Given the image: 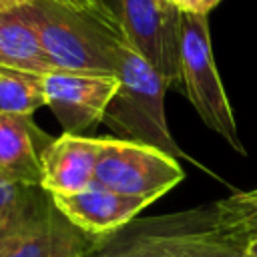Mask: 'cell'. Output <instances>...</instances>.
Wrapping results in <instances>:
<instances>
[{
  "label": "cell",
  "instance_id": "obj_2",
  "mask_svg": "<svg viewBox=\"0 0 257 257\" xmlns=\"http://www.w3.org/2000/svg\"><path fill=\"white\" fill-rule=\"evenodd\" d=\"M116 76L118 88L102 114V122L118 135L116 139L155 147L175 159L185 157L165 114L169 82L126 42L118 52Z\"/></svg>",
  "mask_w": 257,
  "mask_h": 257
},
{
  "label": "cell",
  "instance_id": "obj_21",
  "mask_svg": "<svg viewBox=\"0 0 257 257\" xmlns=\"http://www.w3.org/2000/svg\"><path fill=\"white\" fill-rule=\"evenodd\" d=\"M56 2L70 4V6H78V8H88V10H94V8H92V6H88L84 0H56ZM94 12H98V10H94ZM98 14H100V12H98ZM102 16H104V14H102ZM108 18H110V16H108ZM114 22H116V20H114Z\"/></svg>",
  "mask_w": 257,
  "mask_h": 257
},
{
  "label": "cell",
  "instance_id": "obj_16",
  "mask_svg": "<svg viewBox=\"0 0 257 257\" xmlns=\"http://www.w3.org/2000/svg\"><path fill=\"white\" fill-rule=\"evenodd\" d=\"M133 243L147 255V257H175L173 253H169V251H165L163 247H159L147 233H141V235H137L135 239H133Z\"/></svg>",
  "mask_w": 257,
  "mask_h": 257
},
{
  "label": "cell",
  "instance_id": "obj_10",
  "mask_svg": "<svg viewBox=\"0 0 257 257\" xmlns=\"http://www.w3.org/2000/svg\"><path fill=\"white\" fill-rule=\"evenodd\" d=\"M50 143L52 137H48L32 116L0 110V177L40 185V161Z\"/></svg>",
  "mask_w": 257,
  "mask_h": 257
},
{
  "label": "cell",
  "instance_id": "obj_1",
  "mask_svg": "<svg viewBox=\"0 0 257 257\" xmlns=\"http://www.w3.org/2000/svg\"><path fill=\"white\" fill-rule=\"evenodd\" d=\"M16 12L36 32L56 70L116 74L124 40L112 18L56 0H36Z\"/></svg>",
  "mask_w": 257,
  "mask_h": 257
},
{
  "label": "cell",
  "instance_id": "obj_8",
  "mask_svg": "<svg viewBox=\"0 0 257 257\" xmlns=\"http://www.w3.org/2000/svg\"><path fill=\"white\" fill-rule=\"evenodd\" d=\"M108 143V137L68 135L52 139L42 153V189L50 195L78 193L94 183L98 159Z\"/></svg>",
  "mask_w": 257,
  "mask_h": 257
},
{
  "label": "cell",
  "instance_id": "obj_6",
  "mask_svg": "<svg viewBox=\"0 0 257 257\" xmlns=\"http://www.w3.org/2000/svg\"><path fill=\"white\" fill-rule=\"evenodd\" d=\"M118 88L116 74L52 70L44 74L46 106L68 135H82L98 122Z\"/></svg>",
  "mask_w": 257,
  "mask_h": 257
},
{
  "label": "cell",
  "instance_id": "obj_12",
  "mask_svg": "<svg viewBox=\"0 0 257 257\" xmlns=\"http://www.w3.org/2000/svg\"><path fill=\"white\" fill-rule=\"evenodd\" d=\"M0 66L48 74L54 68L36 32L16 12H0Z\"/></svg>",
  "mask_w": 257,
  "mask_h": 257
},
{
  "label": "cell",
  "instance_id": "obj_11",
  "mask_svg": "<svg viewBox=\"0 0 257 257\" xmlns=\"http://www.w3.org/2000/svg\"><path fill=\"white\" fill-rule=\"evenodd\" d=\"M52 195L40 185L0 177V245L52 211Z\"/></svg>",
  "mask_w": 257,
  "mask_h": 257
},
{
  "label": "cell",
  "instance_id": "obj_15",
  "mask_svg": "<svg viewBox=\"0 0 257 257\" xmlns=\"http://www.w3.org/2000/svg\"><path fill=\"white\" fill-rule=\"evenodd\" d=\"M84 257H147L133 241H128L126 245H118V247H102V243L92 249L88 255Z\"/></svg>",
  "mask_w": 257,
  "mask_h": 257
},
{
  "label": "cell",
  "instance_id": "obj_9",
  "mask_svg": "<svg viewBox=\"0 0 257 257\" xmlns=\"http://www.w3.org/2000/svg\"><path fill=\"white\" fill-rule=\"evenodd\" d=\"M102 241L76 229L56 207L0 245V257H84Z\"/></svg>",
  "mask_w": 257,
  "mask_h": 257
},
{
  "label": "cell",
  "instance_id": "obj_7",
  "mask_svg": "<svg viewBox=\"0 0 257 257\" xmlns=\"http://www.w3.org/2000/svg\"><path fill=\"white\" fill-rule=\"evenodd\" d=\"M52 203L76 229L100 241L124 227L147 205H151L147 199L120 195L96 183L78 193L52 195Z\"/></svg>",
  "mask_w": 257,
  "mask_h": 257
},
{
  "label": "cell",
  "instance_id": "obj_19",
  "mask_svg": "<svg viewBox=\"0 0 257 257\" xmlns=\"http://www.w3.org/2000/svg\"><path fill=\"white\" fill-rule=\"evenodd\" d=\"M88 6H92L94 10H98L100 14H104V16H110L112 18V14L108 12V8H106V0H84ZM114 20V18H112Z\"/></svg>",
  "mask_w": 257,
  "mask_h": 257
},
{
  "label": "cell",
  "instance_id": "obj_4",
  "mask_svg": "<svg viewBox=\"0 0 257 257\" xmlns=\"http://www.w3.org/2000/svg\"><path fill=\"white\" fill-rule=\"evenodd\" d=\"M122 40L137 50L169 86L181 82L183 10L161 0H106Z\"/></svg>",
  "mask_w": 257,
  "mask_h": 257
},
{
  "label": "cell",
  "instance_id": "obj_5",
  "mask_svg": "<svg viewBox=\"0 0 257 257\" xmlns=\"http://www.w3.org/2000/svg\"><path fill=\"white\" fill-rule=\"evenodd\" d=\"M183 179L185 171L175 157L124 139H108L94 173L96 185L151 203Z\"/></svg>",
  "mask_w": 257,
  "mask_h": 257
},
{
  "label": "cell",
  "instance_id": "obj_20",
  "mask_svg": "<svg viewBox=\"0 0 257 257\" xmlns=\"http://www.w3.org/2000/svg\"><path fill=\"white\" fill-rule=\"evenodd\" d=\"M243 253H245V257H257V235H253V237L245 243Z\"/></svg>",
  "mask_w": 257,
  "mask_h": 257
},
{
  "label": "cell",
  "instance_id": "obj_3",
  "mask_svg": "<svg viewBox=\"0 0 257 257\" xmlns=\"http://www.w3.org/2000/svg\"><path fill=\"white\" fill-rule=\"evenodd\" d=\"M181 84L201 120L223 137L239 155H245L235 114L215 64L207 14L183 12Z\"/></svg>",
  "mask_w": 257,
  "mask_h": 257
},
{
  "label": "cell",
  "instance_id": "obj_13",
  "mask_svg": "<svg viewBox=\"0 0 257 257\" xmlns=\"http://www.w3.org/2000/svg\"><path fill=\"white\" fill-rule=\"evenodd\" d=\"M159 247L175 257H245L243 247L219 237L207 229H181L171 227L147 233Z\"/></svg>",
  "mask_w": 257,
  "mask_h": 257
},
{
  "label": "cell",
  "instance_id": "obj_18",
  "mask_svg": "<svg viewBox=\"0 0 257 257\" xmlns=\"http://www.w3.org/2000/svg\"><path fill=\"white\" fill-rule=\"evenodd\" d=\"M32 2H36V0H0V12H12V10H18Z\"/></svg>",
  "mask_w": 257,
  "mask_h": 257
},
{
  "label": "cell",
  "instance_id": "obj_22",
  "mask_svg": "<svg viewBox=\"0 0 257 257\" xmlns=\"http://www.w3.org/2000/svg\"><path fill=\"white\" fill-rule=\"evenodd\" d=\"M161 2H165V4H171V6H177V8L181 10V2H183V0H161Z\"/></svg>",
  "mask_w": 257,
  "mask_h": 257
},
{
  "label": "cell",
  "instance_id": "obj_14",
  "mask_svg": "<svg viewBox=\"0 0 257 257\" xmlns=\"http://www.w3.org/2000/svg\"><path fill=\"white\" fill-rule=\"evenodd\" d=\"M40 106H46L44 74L0 66V110L32 116Z\"/></svg>",
  "mask_w": 257,
  "mask_h": 257
},
{
  "label": "cell",
  "instance_id": "obj_17",
  "mask_svg": "<svg viewBox=\"0 0 257 257\" xmlns=\"http://www.w3.org/2000/svg\"><path fill=\"white\" fill-rule=\"evenodd\" d=\"M221 0H183L181 2V10L183 12H199V14H207L211 8H215Z\"/></svg>",
  "mask_w": 257,
  "mask_h": 257
}]
</instances>
